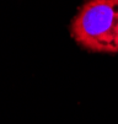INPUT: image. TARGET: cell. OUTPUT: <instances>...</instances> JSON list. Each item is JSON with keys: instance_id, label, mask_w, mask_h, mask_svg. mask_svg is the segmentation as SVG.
<instances>
[{"instance_id": "cell-1", "label": "cell", "mask_w": 118, "mask_h": 124, "mask_svg": "<svg viewBox=\"0 0 118 124\" xmlns=\"http://www.w3.org/2000/svg\"><path fill=\"white\" fill-rule=\"evenodd\" d=\"M118 0H85L70 23V34L84 49L117 53Z\"/></svg>"}, {"instance_id": "cell-2", "label": "cell", "mask_w": 118, "mask_h": 124, "mask_svg": "<svg viewBox=\"0 0 118 124\" xmlns=\"http://www.w3.org/2000/svg\"><path fill=\"white\" fill-rule=\"evenodd\" d=\"M116 48H117V53H118V27H117V32H116Z\"/></svg>"}]
</instances>
